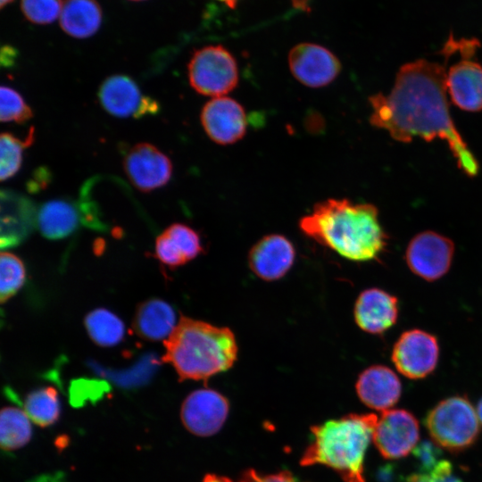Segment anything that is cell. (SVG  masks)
Returning <instances> with one entry per match:
<instances>
[{
  "label": "cell",
  "instance_id": "cell-1",
  "mask_svg": "<svg viewBox=\"0 0 482 482\" xmlns=\"http://www.w3.org/2000/svg\"><path fill=\"white\" fill-rule=\"evenodd\" d=\"M445 76V64L425 59L403 64L388 94L370 96V121L399 142L409 143L414 137L445 140L459 169L474 177L478 163L451 117Z\"/></svg>",
  "mask_w": 482,
  "mask_h": 482
},
{
  "label": "cell",
  "instance_id": "cell-2",
  "mask_svg": "<svg viewBox=\"0 0 482 482\" xmlns=\"http://www.w3.org/2000/svg\"><path fill=\"white\" fill-rule=\"evenodd\" d=\"M299 227L310 238L353 262L378 260L387 245L378 211L370 204L327 199L316 204Z\"/></svg>",
  "mask_w": 482,
  "mask_h": 482
},
{
  "label": "cell",
  "instance_id": "cell-3",
  "mask_svg": "<svg viewBox=\"0 0 482 482\" xmlns=\"http://www.w3.org/2000/svg\"><path fill=\"white\" fill-rule=\"evenodd\" d=\"M164 362L175 369L179 380H206L229 370L237 357L233 332L225 327L181 316L163 341Z\"/></svg>",
  "mask_w": 482,
  "mask_h": 482
},
{
  "label": "cell",
  "instance_id": "cell-4",
  "mask_svg": "<svg viewBox=\"0 0 482 482\" xmlns=\"http://www.w3.org/2000/svg\"><path fill=\"white\" fill-rule=\"evenodd\" d=\"M378 418L373 413L348 414L312 427V440L300 464H322L334 470L344 482H365L364 458Z\"/></svg>",
  "mask_w": 482,
  "mask_h": 482
},
{
  "label": "cell",
  "instance_id": "cell-5",
  "mask_svg": "<svg viewBox=\"0 0 482 482\" xmlns=\"http://www.w3.org/2000/svg\"><path fill=\"white\" fill-rule=\"evenodd\" d=\"M424 422L433 443L454 453L470 447L479 433L477 411L462 395L440 401L428 412Z\"/></svg>",
  "mask_w": 482,
  "mask_h": 482
},
{
  "label": "cell",
  "instance_id": "cell-6",
  "mask_svg": "<svg viewBox=\"0 0 482 482\" xmlns=\"http://www.w3.org/2000/svg\"><path fill=\"white\" fill-rule=\"evenodd\" d=\"M187 74L197 93L212 97L229 94L239 80L235 57L220 45L196 49L188 62Z\"/></svg>",
  "mask_w": 482,
  "mask_h": 482
},
{
  "label": "cell",
  "instance_id": "cell-7",
  "mask_svg": "<svg viewBox=\"0 0 482 482\" xmlns=\"http://www.w3.org/2000/svg\"><path fill=\"white\" fill-rule=\"evenodd\" d=\"M477 39L456 41L461 60L450 66L445 86L451 101L467 112L482 111V65L470 60L478 46Z\"/></svg>",
  "mask_w": 482,
  "mask_h": 482
},
{
  "label": "cell",
  "instance_id": "cell-8",
  "mask_svg": "<svg viewBox=\"0 0 482 482\" xmlns=\"http://www.w3.org/2000/svg\"><path fill=\"white\" fill-rule=\"evenodd\" d=\"M453 255V242L428 230L417 234L409 242L405 261L413 274L426 281H435L448 272Z\"/></svg>",
  "mask_w": 482,
  "mask_h": 482
},
{
  "label": "cell",
  "instance_id": "cell-9",
  "mask_svg": "<svg viewBox=\"0 0 482 482\" xmlns=\"http://www.w3.org/2000/svg\"><path fill=\"white\" fill-rule=\"evenodd\" d=\"M392 362L396 370L411 379L431 374L438 362L439 345L432 334L421 329L404 331L395 343Z\"/></svg>",
  "mask_w": 482,
  "mask_h": 482
},
{
  "label": "cell",
  "instance_id": "cell-10",
  "mask_svg": "<svg viewBox=\"0 0 482 482\" xmlns=\"http://www.w3.org/2000/svg\"><path fill=\"white\" fill-rule=\"evenodd\" d=\"M419 436V422L412 413L403 409H389L378 418L372 440L384 458L395 460L415 448Z\"/></svg>",
  "mask_w": 482,
  "mask_h": 482
},
{
  "label": "cell",
  "instance_id": "cell-11",
  "mask_svg": "<svg viewBox=\"0 0 482 482\" xmlns=\"http://www.w3.org/2000/svg\"><path fill=\"white\" fill-rule=\"evenodd\" d=\"M292 75L303 85L318 88L333 82L341 71L339 59L328 48L315 43H300L288 53Z\"/></svg>",
  "mask_w": 482,
  "mask_h": 482
},
{
  "label": "cell",
  "instance_id": "cell-12",
  "mask_svg": "<svg viewBox=\"0 0 482 482\" xmlns=\"http://www.w3.org/2000/svg\"><path fill=\"white\" fill-rule=\"evenodd\" d=\"M229 410L225 396L211 388L197 389L184 400L180 418L185 428L194 435L209 436L224 424Z\"/></svg>",
  "mask_w": 482,
  "mask_h": 482
},
{
  "label": "cell",
  "instance_id": "cell-13",
  "mask_svg": "<svg viewBox=\"0 0 482 482\" xmlns=\"http://www.w3.org/2000/svg\"><path fill=\"white\" fill-rule=\"evenodd\" d=\"M98 97L103 108L119 118H141L159 111L157 101L143 96L137 83L125 75L105 79L99 87Z\"/></svg>",
  "mask_w": 482,
  "mask_h": 482
},
{
  "label": "cell",
  "instance_id": "cell-14",
  "mask_svg": "<svg viewBox=\"0 0 482 482\" xmlns=\"http://www.w3.org/2000/svg\"><path fill=\"white\" fill-rule=\"evenodd\" d=\"M200 120L209 138L222 145L239 141L247 130L244 107L228 96L209 100L201 111Z\"/></svg>",
  "mask_w": 482,
  "mask_h": 482
},
{
  "label": "cell",
  "instance_id": "cell-15",
  "mask_svg": "<svg viewBox=\"0 0 482 482\" xmlns=\"http://www.w3.org/2000/svg\"><path fill=\"white\" fill-rule=\"evenodd\" d=\"M123 167L129 181L143 192L163 187L172 173L168 156L149 143H139L131 147L124 156Z\"/></svg>",
  "mask_w": 482,
  "mask_h": 482
},
{
  "label": "cell",
  "instance_id": "cell-16",
  "mask_svg": "<svg viewBox=\"0 0 482 482\" xmlns=\"http://www.w3.org/2000/svg\"><path fill=\"white\" fill-rule=\"evenodd\" d=\"M295 257L292 243L284 236L270 234L261 238L250 250V270L260 278L274 281L291 269Z\"/></svg>",
  "mask_w": 482,
  "mask_h": 482
},
{
  "label": "cell",
  "instance_id": "cell-17",
  "mask_svg": "<svg viewBox=\"0 0 482 482\" xmlns=\"http://www.w3.org/2000/svg\"><path fill=\"white\" fill-rule=\"evenodd\" d=\"M398 312V300L395 295L380 288H369L359 295L353 317L362 330L379 335L395 324Z\"/></svg>",
  "mask_w": 482,
  "mask_h": 482
},
{
  "label": "cell",
  "instance_id": "cell-18",
  "mask_svg": "<svg viewBox=\"0 0 482 482\" xmlns=\"http://www.w3.org/2000/svg\"><path fill=\"white\" fill-rule=\"evenodd\" d=\"M35 205L11 190L1 191L0 245L15 246L28 237L36 223Z\"/></svg>",
  "mask_w": 482,
  "mask_h": 482
},
{
  "label": "cell",
  "instance_id": "cell-19",
  "mask_svg": "<svg viewBox=\"0 0 482 482\" xmlns=\"http://www.w3.org/2000/svg\"><path fill=\"white\" fill-rule=\"evenodd\" d=\"M355 388L365 405L382 411L393 407L402 394L399 378L384 365H373L364 370L358 377Z\"/></svg>",
  "mask_w": 482,
  "mask_h": 482
},
{
  "label": "cell",
  "instance_id": "cell-20",
  "mask_svg": "<svg viewBox=\"0 0 482 482\" xmlns=\"http://www.w3.org/2000/svg\"><path fill=\"white\" fill-rule=\"evenodd\" d=\"M173 308L163 300L151 298L141 303L133 320L135 333L148 341L166 339L176 327Z\"/></svg>",
  "mask_w": 482,
  "mask_h": 482
},
{
  "label": "cell",
  "instance_id": "cell-21",
  "mask_svg": "<svg viewBox=\"0 0 482 482\" xmlns=\"http://www.w3.org/2000/svg\"><path fill=\"white\" fill-rule=\"evenodd\" d=\"M102 20V9L96 0H64L59 16L62 29L75 38L93 36Z\"/></svg>",
  "mask_w": 482,
  "mask_h": 482
},
{
  "label": "cell",
  "instance_id": "cell-22",
  "mask_svg": "<svg viewBox=\"0 0 482 482\" xmlns=\"http://www.w3.org/2000/svg\"><path fill=\"white\" fill-rule=\"evenodd\" d=\"M79 212L69 201L57 199L45 203L37 216L41 234L49 239H62L71 234L78 227Z\"/></svg>",
  "mask_w": 482,
  "mask_h": 482
},
{
  "label": "cell",
  "instance_id": "cell-23",
  "mask_svg": "<svg viewBox=\"0 0 482 482\" xmlns=\"http://www.w3.org/2000/svg\"><path fill=\"white\" fill-rule=\"evenodd\" d=\"M31 420L18 407L7 406L0 413V445L3 450L14 451L25 446L32 436Z\"/></svg>",
  "mask_w": 482,
  "mask_h": 482
},
{
  "label": "cell",
  "instance_id": "cell-24",
  "mask_svg": "<svg viewBox=\"0 0 482 482\" xmlns=\"http://www.w3.org/2000/svg\"><path fill=\"white\" fill-rule=\"evenodd\" d=\"M23 410L32 423L41 428L54 424L61 414V402L54 386H44L29 392L23 403Z\"/></svg>",
  "mask_w": 482,
  "mask_h": 482
},
{
  "label": "cell",
  "instance_id": "cell-25",
  "mask_svg": "<svg viewBox=\"0 0 482 482\" xmlns=\"http://www.w3.org/2000/svg\"><path fill=\"white\" fill-rule=\"evenodd\" d=\"M85 327L88 336L100 346H113L124 337L125 327L121 320L111 311L99 308L87 314Z\"/></svg>",
  "mask_w": 482,
  "mask_h": 482
},
{
  "label": "cell",
  "instance_id": "cell-26",
  "mask_svg": "<svg viewBox=\"0 0 482 482\" xmlns=\"http://www.w3.org/2000/svg\"><path fill=\"white\" fill-rule=\"evenodd\" d=\"M33 139V128L30 129L24 140L16 137L9 132L2 133L0 137V177L2 181L12 178L20 170L23 150L32 143Z\"/></svg>",
  "mask_w": 482,
  "mask_h": 482
},
{
  "label": "cell",
  "instance_id": "cell-27",
  "mask_svg": "<svg viewBox=\"0 0 482 482\" xmlns=\"http://www.w3.org/2000/svg\"><path fill=\"white\" fill-rule=\"evenodd\" d=\"M26 272L22 261L9 252L0 256V301L5 303L13 296L25 281Z\"/></svg>",
  "mask_w": 482,
  "mask_h": 482
},
{
  "label": "cell",
  "instance_id": "cell-28",
  "mask_svg": "<svg viewBox=\"0 0 482 482\" xmlns=\"http://www.w3.org/2000/svg\"><path fill=\"white\" fill-rule=\"evenodd\" d=\"M0 119L2 121L24 123L32 118L31 108L13 88L2 86L0 88Z\"/></svg>",
  "mask_w": 482,
  "mask_h": 482
},
{
  "label": "cell",
  "instance_id": "cell-29",
  "mask_svg": "<svg viewBox=\"0 0 482 482\" xmlns=\"http://www.w3.org/2000/svg\"><path fill=\"white\" fill-rule=\"evenodd\" d=\"M62 4V0H21V9L29 22L46 25L60 16Z\"/></svg>",
  "mask_w": 482,
  "mask_h": 482
},
{
  "label": "cell",
  "instance_id": "cell-30",
  "mask_svg": "<svg viewBox=\"0 0 482 482\" xmlns=\"http://www.w3.org/2000/svg\"><path fill=\"white\" fill-rule=\"evenodd\" d=\"M164 232L171 238L187 262L195 259L202 253L200 237L196 231L182 223L169 226Z\"/></svg>",
  "mask_w": 482,
  "mask_h": 482
},
{
  "label": "cell",
  "instance_id": "cell-31",
  "mask_svg": "<svg viewBox=\"0 0 482 482\" xmlns=\"http://www.w3.org/2000/svg\"><path fill=\"white\" fill-rule=\"evenodd\" d=\"M155 254L161 262L170 268H176L187 262L164 231L155 240Z\"/></svg>",
  "mask_w": 482,
  "mask_h": 482
},
{
  "label": "cell",
  "instance_id": "cell-32",
  "mask_svg": "<svg viewBox=\"0 0 482 482\" xmlns=\"http://www.w3.org/2000/svg\"><path fill=\"white\" fill-rule=\"evenodd\" d=\"M413 454L420 466V471L429 472L438 464L440 450L435 443L423 441L417 445Z\"/></svg>",
  "mask_w": 482,
  "mask_h": 482
},
{
  "label": "cell",
  "instance_id": "cell-33",
  "mask_svg": "<svg viewBox=\"0 0 482 482\" xmlns=\"http://www.w3.org/2000/svg\"><path fill=\"white\" fill-rule=\"evenodd\" d=\"M240 482H298L297 479L287 470L277 473L262 475L253 470H247Z\"/></svg>",
  "mask_w": 482,
  "mask_h": 482
},
{
  "label": "cell",
  "instance_id": "cell-34",
  "mask_svg": "<svg viewBox=\"0 0 482 482\" xmlns=\"http://www.w3.org/2000/svg\"><path fill=\"white\" fill-rule=\"evenodd\" d=\"M437 478V482H463L452 472V464L445 460H441L431 470Z\"/></svg>",
  "mask_w": 482,
  "mask_h": 482
},
{
  "label": "cell",
  "instance_id": "cell-35",
  "mask_svg": "<svg viewBox=\"0 0 482 482\" xmlns=\"http://www.w3.org/2000/svg\"><path fill=\"white\" fill-rule=\"evenodd\" d=\"M407 482H437V478L432 471L419 472L408 477Z\"/></svg>",
  "mask_w": 482,
  "mask_h": 482
},
{
  "label": "cell",
  "instance_id": "cell-36",
  "mask_svg": "<svg viewBox=\"0 0 482 482\" xmlns=\"http://www.w3.org/2000/svg\"><path fill=\"white\" fill-rule=\"evenodd\" d=\"M2 63L6 66L12 64L14 61V49L10 46H4L2 49Z\"/></svg>",
  "mask_w": 482,
  "mask_h": 482
},
{
  "label": "cell",
  "instance_id": "cell-37",
  "mask_svg": "<svg viewBox=\"0 0 482 482\" xmlns=\"http://www.w3.org/2000/svg\"><path fill=\"white\" fill-rule=\"evenodd\" d=\"M312 0H291L293 6L299 11L309 12Z\"/></svg>",
  "mask_w": 482,
  "mask_h": 482
},
{
  "label": "cell",
  "instance_id": "cell-38",
  "mask_svg": "<svg viewBox=\"0 0 482 482\" xmlns=\"http://www.w3.org/2000/svg\"><path fill=\"white\" fill-rule=\"evenodd\" d=\"M202 482H234L230 478L216 474H207Z\"/></svg>",
  "mask_w": 482,
  "mask_h": 482
},
{
  "label": "cell",
  "instance_id": "cell-39",
  "mask_svg": "<svg viewBox=\"0 0 482 482\" xmlns=\"http://www.w3.org/2000/svg\"><path fill=\"white\" fill-rule=\"evenodd\" d=\"M476 411H477L478 419V421H479V425L482 428V398L478 403Z\"/></svg>",
  "mask_w": 482,
  "mask_h": 482
},
{
  "label": "cell",
  "instance_id": "cell-40",
  "mask_svg": "<svg viewBox=\"0 0 482 482\" xmlns=\"http://www.w3.org/2000/svg\"><path fill=\"white\" fill-rule=\"evenodd\" d=\"M225 4L228 7L235 8L240 0H218Z\"/></svg>",
  "mask_w": 482,
  "mask_h": 482
},
{
  "label": "cell",
  "instance_id": "cell-41",
  "mask_svg": "<svg viewBox=\"0 0 482 482\" xmlns=\"http://www.w3.org/2000/svg\"><path fill=\"white\" fill-rule=\"evenodd\" d=\"M13 0H1L0 1V5H1V8H4V6L10 4Z\"/></svg>",
  "mask_w": 482,
  "mask_h": 482
},
{
  "label": "cell",
  "instance_id": "cell-42",
  "mask_svg": "<svg viewBox=\"0 0 482 482\" xmlns=\"http://www.w3.org/2000/svg\"><path fill=\"white\" fill-rule=\"evenodd\" d=\"M130 1H137L138 2V1H144V0H130Z\"/></svg>",
  "mask_w": 482,
  "mask_h": 482
}]
</instances>
